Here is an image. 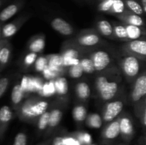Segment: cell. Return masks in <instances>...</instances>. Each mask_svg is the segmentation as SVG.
Masks as SVG:
<instances>
[{
  "label": "cell",
  "mask_w": 146,
  "mask_h": 145,
  "mask_svg": "<svg viewBox=\"0 0 146 145\" xmlns=\"http://www.w3.org/2000/svg\"><path fill=\"white\" fill-rule=\"evenodd\" d=\"M24 5L23 0H17L0 11V26L16 15Z\"/></svg>",
  "instance_id": "30bf717a"
},
{
  "label": "cell",
  "mask_w": 146,
  "mask_h": 145,
  "mask_svg": "<svg viewBox=\"0 0 146 145\" xmlns=\"http://www.w3.org/2000/svg\"><path fill=\"white\" fill-rule=\"evenodd\" d=\"M62 56L64 68L71 67L72 65L80 63L79 51L75 48H68L63 51L61 54Z\"/></svg>",
  "instance_id": "4fadbf2b"
},
{
  "label": "cell",
  "mask_w": 146,
  "mask_h": 145,
  "mask_svg": "<svg viewBox=\"0 0 146 145\" xmlns=\"http://www.w3.org/2000/svg\"><path fill=\"white\" fill-rule=\"evenodd\" d=\"M87 125L93 129H100L103 125V118L98 113H92L87 117Z\"/></svg>",
  "instance_id": "f1b7e54d"
},
{
  "label": "cell",
  "mask_w": 146,
  "mask_h": 145,
  "mask_svg": "<svg viewBox=\"0 0 146 145\" xmlns=\"http://www.w3.org/2000/svg\"><path fill=\"white\" fill-rule=\"evenodd\" d=\"M14 118L12 109L8 105H3L0 108V140L4 138L9 125Z\"/></svg>",
  "instance_id": "9c48e42d"
},
{
  "label": "cell",
  "mask_w": 146,
  "mask_h": 145,
  "mask_svg": "<svg viewBox=\"0 0 146 145\" xmlns=\"http://www.w3.org/2000/svg\"><path fill=\"white\" fill-rule=\"evenodd\" d=\"M123 107L124 103L121 100H114L108 102L103 113V120L107 123L115 120L122 112Z\"/></svg>",
  "instance_id": "52a82bcc"
},
{
  "label": "cell",
  "mask_w": 146,
  "mask_h": 145,
  "mask_svg": "<svg viewBox=\"0 0 146 145\" xmlns=\"http://www.w3.org/2000/svg\"><path fill=\"white\" fill-rule=\"evenodd\" d=\"M141 145H146V134H145V136L143 137L142 141L141 142Z\"/></svg>",
  "instance_id": "f6af8a7d"
},
{
  "label": "cell",
  "mask_w": 146,
  "mask_h": 145,
  "mask_svg": "<svg viewBox=\"0 0 146 145\" xmlns=\"http://www.w3.org/2000/svg\"><path fill=\"white\" fill-rule=\"evenodd\" d=\"M125 51L128 53L133 55L146 62V38H139L128 41L125 45Z\"/></svg>",
  "instance_id": "8992f818"
},
{
  "label": "cell",
  "mask_w": 146,
  "mask_h": 145,
  "mask_svg": "<svg viewBox=\"0 0 146 145\" xmlns=\"http://www.w3.org/2000/svg\"><path fill=\"white\" fill-rule=\"evenodd\" d=\"M146 96V70L141 72L134 80L131 92V100L137 105Z\"/></svg>",
  "instance_id": "5b68a950"
},
{
  "label": "cell",
  "mask_w": 146,
  "mask_h": 145,
  "mask_svg": "<svg viewBox=\"0 0 146 145\" xmlns=\"http://www.w3.org/2000/svg\"><path fill=\"white\" fill-rule=\"evenodd\" d=\"M121 135L125 141H130L134 135V127L132 120L128 117H122L118 119Z\"/></svg>",
  "instance_id": "7c38bea8"
},
{
  "label": "cell",
  "mask_w": 146,
  "mask_h": 145,
  "mask_svg": "<svg viewBox=\"0 0 146 145\" xmlns=\"http://www.w3.org/2000/svg\"><path fill=\"white\" fill-rule=\"evenodd\" d=\"M21 24H22V19H17L1 26V36L3 39L8 40V38H11L13 36L15 35L21 26Z\"/></svg>",
  "instance_id": "e0dca14e"
},
{
  "label": "cell",
  "mask_w": 146,
  "mask_h": 145,
  "mask_svg": "<svg viewBox=\"0 0 146 145\" xmlns=\"http://www.w3.org/2000/svg\"><path fill=\"white\" fill-rule=\"evenodd\" d=\"M10 84V78L8 76H4L0 78V99L4 96L7 92Z\"/></svg>",
  "instance_id": "74e56055"
},
{
  "label": "cell",
  "mask_w": 146,
  "mask_h": 145,
  "mask_svg": "<svg viewBox=\"0 0 146 145\" xmlns=\"http://www.w3.org/2000/svg\"><path fill=\"white\" fill-rule=\"evenodd\" d=\"M73 118L77 122H82L87 119L86 108L84 105H77L72 111Z\"/></svg>",
  "instance_id": "83f0119b"
},
{
  "label": "cell",
  "mask_w": 146,
  "mask_h": 145,
  "mask_svg": "<svg viewBox=\"0 0 146 145\" xmlns=\"http://www.w3.org/2000/svg\"><path fill=\"white\" fill-rule=\"evenodd\" d=\"M51 145H65L64 143V136H55L52 140Z\"/></svg>",
  "instance_id": "b9f144b4"
},
{
  "label": "cell",
  "mask_w": 146,
  "mask_h": 145,
  "mask_svg": "<svg viewBox=\"0 0 146 145\" xmlns=\"http://www.w3.org/2000/svg\"><path fill=\"white\" fill-rule=\"evenodd\" d=\"M42 145H46V144H42Z\"/></svg>",
  "instance_id": "681fc988"
},
{
  "label": "cell",
  "mask_w": 146,
  "mask_h": 145,
  "mask_svg": "<svg viewBox=\"0 0 146 145\" xmlns=\"http://www.w3.org/2000/svg\"><path fill=\"white\" fill-rule=\"evenodd\" d=\"M45 47V39L44 37H37L33 39L29 45V51L36 53L41 52Z\"/></svg>",
  "instance_id": "484cf974"
},
{
  "label": "cell",
  "mask_w": 146,
  "mask_h": 145,
  "mask_svg": "<svg viewBox=\"0 0 146 145\" xmlns=\"http://www.w3.org/2000/svg\"><path fill=\"white\" fill-rule=\"evenodd\" d=\"M127 9L138 15L144 14V10L140 0H123Z\"/></svg>",
  "instance_id": "603a6c76"
},
{
  "label": "cell",
  "mask_w": 146,
  "mask_h": 145,
  "mask_svg": "<svg viewBox=\"0 0 146 145\" xmlns=\"http://www.w3.org/2000/svg\"><path fill=\"white\" fill-rule=\"evenodd\" d=\"M98 9L115 16L121 15L128 11L123 0H98Z\"/></svg>",
  "instance_id": "277c9868"
},
{
  "label": "cell",
  "mask_w": 146,
  "mask_h": 145,
  "mask_svg": "<svg viewBox=\"0 0 146 145\" xmlns=\"http://www.w3.org/2000/svg\"><path fill=\"white\" fill-rule=\"evenodd\" d=\"M142 61V60L130 53L123 57L121 61V68L123 74L128 80H135L141 73Z\"/></svg>",
  "instance_id": "3957f363"
},
{
  "label": "cell",
  "mask_w": 146,
  "mask_h": 145,
  "mask_svg": "<svg viewBox=\"0 0 146 145\" xmlns=\"http://www.w3.org/2000/svg\"><path fill=\"white\" fill-rule=\"evenodd\" d=\"M74 136L77 138L82 145H88L92 144V136L89 133L86 132H79L75 134Z\"/></svg>",
  "instance_id": "d590c367"
},
{
  "label": "cell",
  "mask_w": 146,
  "mask_h": 145,
  "mask_svg": "<svg viewBox=\"0 0 146 145\" xmlns=\"http://www.w3.org/2000/svg\"><path fill=\"white\" fill-rule=\"evenodd\" d=\"M27 136L25 133L21 132L16 134L12 145H27Z\"/></svg>",
  "instance_id": "ab89813d"
},
{
  "label": "cell",
  "mask_w": 146,
  "mask_h": 145,
  "mask_svg": "<svg viewBox=\"0 0 146 145\" xmlns=\"http://www.w3.org/2000/svg\"><path fill=\"white\" fill-rule=\"evenodd\" d=\"M34 65H35L36 71L42 72L48 66V58L44 56L38 57L34 63Z\"/></svg>",
  "instance_id": "8d00e7d4"
},
{
  "label": "cell",
  "mask_w": 146,
  "mask_h": 145,
  "mask_svg": "<svg viewBox=\"0 0 146 145\" xmlns=\"http://www.w3.org/2000/svg\"><path fill=\"white\" fill-rule=\"evenodd\" d=\"M78 45L84 47H91L96 45L101 41L99 36L94 32H88L81 34L77 38Z\"/></svg>",
  "instance_id": "9a60e30c"
},
{
  "label": "cell",
  "mask_w": 146,
  "mask_h": 145,
  "mask_svg": "<svg viewBox=\"0 0 146 145\" xmlns=\"http://www.w3.org/2000/svg\"><path fill=\"white\" fill-rule=\"evenodd\" d=\"M48 58V67L54 72H56L58 75H60L63 71L64 68L63 63V59L61 55L59 54H54L50 55Z\"/></svg>",
  "instance_id": "ffe728a7"
},
{
  "label": "cell",
  "mask_w": 146,
  "mask_h": 145,
  "mask_svg": "<svg viewBox=\"0 0 146 145\" xmlns=\"http://www.w3.org/2000/svg\"><path fill=\"white\" fill-rule=\"evenodd\" d=\"M54 83L56 90V94L62 96L68 93V85L66 78L64 77H58L54 80Z\"/></svg>",
  "instance_id": "cb8c5ba5"
},
{
  "label": "cell",
  "mask_w": 146,
  "mask_h": 145,
  "mask_svg": "<svg viewBox=\"0 0 146 145\" xmlns=\"http://www.w3.org/2000/svg\"><path fill=\"white\" fill-rule=\"evenodd\" d=\"M88 145H97V144H88Z\"/></svg>",
  "instance_id": "c3c4849f"
},
{
  "label": "cell",
  "mask_w": 146,
  "mask_h": 145,
  "mask_svg": "<svg viewBox=\"0 0 146 145\" xmlns=\"http://www.w3.org/2000/svg\"><path fill=\"white\" fill-rule=\"evenodd\" d=\"M121 134V129H120L119 120H113L109 122L108 125L106 127L103 132V138L105 140L111 141L116 139Z\"/></svg>",
  "instance_id": "5bb4252c"
},
{
  "label": "cell",
  "mask_w": 146,
  "mask_h": 145,
  "mask_svg": "<svg viewBox=\"0 0 146 145\" xmlns=\"http://www.w3.org/2000/svg\"><path fill=\"white\" fill-rule=\"evenodd\" d=\"M38 122H37V128L39 131H44L48 127L50 119V112L46 111L44 114L38 117Z\"/></svg>",
  "instance_id": "1f68e13d"
},
{
  "label": "cell",
  "mask_w": 146,
  "mask_h": 145,
  "mask_svg": "<svg viewBox=\"0 0 146 145\" xmlns=\"http://www.w3.org/2000/svg\"><path fill=\"white\" fill-rule=\"evenodd\" d=\"M77 96L82 100H86L91 95V88L88 83L85 82H78L76 87Z\"/></svg>",
  "instance_id": "7402d4cb"
},
{
  "label": "cell",
  "mask_w": 146,
  "mask_h": 145,
  "mask_svg": "<svg viewBox=\"0 0 146 145\" xmlns=\"http://www.w3.org/2000/svg\"><path fill=\"white\" fill-rule=\"evenodd\" d=\"M98 28L100 34L106 37H109L113 34V26L107 20H100L98 22Z\"/></svg>",
  "instance_id": "d4e9b609"
},
{
  "label": "cell",
  "mask_w": 146,
  "mask_h": 145,
  "mask_svg": "<svg viewBox=\"0 0 146 145\" xmlns=\"http://www.w3.org/2000/svg\"><path fill=\"white\" fill-rule=\"evenodd\" d=\"M48 107V103L46 100H28L21 103L16 110L21 119H29L40 117L46 112Z\"/></svg>",
  "instance_id": "7a4b0ae2"
},
{
  "label": "cell",
  "mask_w": 146,
  "mask_h": 145,
  "mask_svg": "<svg viewBox=\"0 0 146 145\" xmlns=\"http://www.w3.org/2000/svg\"><path fill=\"white\" fill-rule=\"evenodd\" d=\"M138 115L143 127L146 129V96L141 102L136 105Z\"/></svg>",
  "instance_id": "4dcf8cb0"
},
{
  "label": "cell",
  "mask_w": 146,
  "mask_h": 145,
  "mask_svg": "<svg viewBox=\"0 0 146 145\" xmlns=\"http://www.w3.org/2000/svg\"><path fill=\"white\" fill-rule=\"evenodd\" d=\"M117 17L126 24L137 26L140 27L145 26V21H144V19L142 18V16L131 12L129 10H128L125 13Z\"/></svg>",
  "instance_id": "2e32d148"
},
{
  "label": "cell",
  "mask_w": 146,
  "mask_h": 145,
  "mask_svg": "<svg viewBox=\"0 0 146 145\" xmlns=\"http://www.w3.org/2000/svg\"><path fill=\"white\" fill-rule=\"evenodd\" d=\"M25 92L23 90L20 83H17L14 85L11 93V101L14 109H17L22 103Z\"/></svg>",
  "instance_id": "ac0fdd59"
},
{
  "label": "cell",
  "mask_w": 146,
  "mask_h": 145,
  "mask_svg": "<svg viewBox=\"0 0 146 145\" xmlns=\"http://www.w3.org/2000/svg\"><path fill=\"white\" fill-rule=\"evenodd\" d=\"M3 39L2 36H1V26H0V40Z\"/></svg>",
  "instance_id": "7dc6e473"
},
{
  "label": "cell",
  "mask_w": 146,
  "mask_h": 145,
  "mask_svg": "<svg viewBox=\"0 0 146 145\" xmlns=\"http://www.w3.org/2000/svg\"><path fill=\"white\" fill-rule=\"evenodd\" d=\"M7 42H9V41H8V40H7V39L0 40V50L1 49V48H2V47L4 46V45H5Z\"/></svg>",
  "instance_id": "7bdbcfd3"
},
{
  "label": "cell",
  "mask_w": 146,
  "mask_h": 145,
  "mask_svg": "<svg viewBox=\"0 0 146 145\" xmlns=\"http://www.w3.org/2000/svg\"><path fill=\"white\" fill-rule=\"evenodd\" d=\"M95 86L100 98L104 101L111 100L118 93L119 88V85L116 80L104 75L97 77Z\"/></svg>",
  "instance_id": "6da1fadb"
},
{
  "label": "cell",
  "mask_w": 146,
  "mask_h": 145,
  "mask_svg": "<svg viewBox=\"0 0 146 145\" xmlns=\"http://www.w3.org/2000/svg\"><path fill=\"white\" fill-rule=\"evenodd\" d=\"M11 46L7 42L0 50V72L8 65L11 57Z\"/></svg>",
  "instance_id": "44dd1931"
},
{
  "label": "cell",
  "mask_w": 146,
  "mask_h": 145,
  "mask_svg": "<svg viewBox=\"0 0 146 145\" xmlns=\"http://www.w3.org/2000/svg\"><path fill=\"white\" fill-rule=\"evenodd\" d=\"M51 27L54 30L63 36H71L74 34V28L72 26L67 22L64 18L56 17L51 21Z\"/></svg>",
  "instance_id": "8fae6325"
},
{
  "label": "cell",
  "mask_w": 146,
  "mask_h": 145,
  "mask_svg": "<svg viewBox=\"0 0 146 145\" xmlns=\"http://www.w3.org/2000/svg\"><path fill=\"white\" fill-rule=\"evenodd\" d=\"M113 35L121 40H128V35L125 25L115 24L113 26Z\"/></svg>",
  "instance_id": "836d02e7"
},
{
  "label": "cell",
  "mask_w": 146,
  "mask_h": 145,
  "mask_svg": "<svg viewBox=\"0 0 146 145\" xmlns=\"http://www.w3.org/2000/svg\"><path fill=\"white\" fill-rule=\"evenodd\" d=\"M84 73V71L81 67V64L78 63L76 65H72L68 68V74L71 78L74 79H78L81 78Z\"/></svg>",
  "instance_id": "e575fe53"
},
{
  "label": "cell",
  "mask_w": 146,
  "mask_h": 145,
  "mask_svg": "<svg viewBox=\"0 0 146 145\" xmlns=\"http://www.w3.org/2000/svg\"><path fill=\"white\" fill-rule=\"evenodd\" d=\"M56 93V90L54 80H51L48 82L44 83L42 89L39 92L40 95L43 96H52Z\"/></svg>",
  "instance_id": "f546056e"
},
{
  "label": "cell",
  "mask_w": 146,
  "mask_h": 145,
  "mask_svg": "<svg viewBox=\"0 0 146 145\" xmlns=\"http://www.w3.org/2000/svg\"><path fill=\"white\" fill-rule=\"evenodd\" d=\"M127 31L128 41L133 40L139 39L146 36V30L144 27L130 25V24H124Z\"/></svg>",
  "instance_id": "d6986e66"
},
{
  "label": "cell",
  "mask_w": 146,
  "mask_h": 145,
  "mask_svg": "<svg viewBox=\"0 0 146 145\" xmlns=\"http://www.w3.org/2000/svg\"><path fill=\"white\" fill-rule=\"evenodd\" d=\"M140 1H141L143 8L144 12L146 13V0H140Z\"/></svg>",
  "instance_id": "ee69618b"
},
{
  "label": "cell",
  "mask_w": 146,
  "mask_h": 145,
  "mask_svg": "<svg viewBox=\"0 0 146 145\" xmlns=\"http://www.w3.org/2000/svg\"><path fill=\"white\" fill-rule=\"evenodd\" d=\"M80 64L84 70V72L87 74L94 73L96 71L94 68V63L91 58H83L80 60Z\"/></svg>",
  "instance_id": "d6a6232c"
},
{
  "label": "cell",
  "mask_w": 146,
  "mask_h": 145,
  "mask_svg": "<svg viewBox=\"0 0 146 145\" xmlns=\"http://www.w3.org/2000/svg\"><path fill=\"white\" fill-rule=\"evenodd\" d=\"M38 58V54L34 52H29L25 55L24 58V65L26 67H30L35 63Z\"/></svg>",
  "instance_id": "f35d334b"
},
{
  "label": "cell",
  "mask_w": 146,
  "mask_h": 145,
  "mask_svg": "<svg viewBox=\"0 0 146 145\" xmlns=\"http://www.w3.org/2000/svg\"><path fill=\"white\" fill-rule=\"evenodd\" d=\"M64 143L65 145H82L74 135L64 136Z\"/></svg>",
  "instance_id": "60d3db41"
},
{
  "label": "cell",
  "mask_w": 146,
  "mask_h": 145,
  "mask_svg": "<svg viewBox=\"0 0 146 145\" xmlns=\"http://www.w3.org/2000/svg\"><path fill=\"white\" fill-rule=\"evenodd\" d=\"M7 1V0H0V8L2 7L3 4H4V3H5Z\"/></svg>",
  "instance_id": "bcb514c9"
},
{
  "label": "cell",
  "mask_w": 146,
  "mask_h": 145,
  "mask_svg": "<svg viewBox=\"0 0 146 145\" xmlns=\"http://www.w3.org/2000/svg\"><path fill=\"white\" fill-rule=\"evenodd\" d=\"M63 117V112L59 109H54L50 112V119L48 128L54 129L59 125Z\"/></svg>",
  "instance_id": "4316f807"
},
{
  "label": "cell",
  "mask_w": 146,
  "mask_h": 145,
  "mask_svg": "<svg viewBox=\"0 0 146 145\" xmlns=\"http://www.w3.org/2000/svg\"><path fill=\"white\" fill-rule=\"evenodd\" d=\"M90 58L94 63L96 71L98 72H101L106 69L111 62V58L109 53L102 50L95 51L94 53H92Z\"/></svg>",
  "instance_id": "ba28073f"
}]
</instances>
